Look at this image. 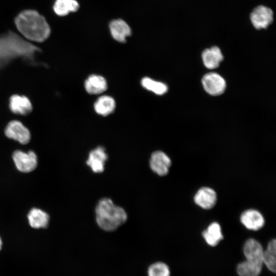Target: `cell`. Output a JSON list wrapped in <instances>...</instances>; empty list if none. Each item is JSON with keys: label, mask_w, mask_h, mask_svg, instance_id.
Segmentation results:
<instances>
[{"label": "cell", "mask_w": 276, "mask_h": 276, "mask_svg": "<svg viewBox=\"0 0 276 276\" xmlns=\"http://www.w3.org/2000/svg\"><path fill=\"white\" fill-rule=\"evenodd\" d=\"M2 239H1V238L0 237V250L2 248Z\"/></svg>", "instance_id": "d4e9b609"}, {"label": "cell", "mask_w": 276, "mask_h": 276, "mask_svg": "<svg viewBox=\"0 0 276 276\" xmlns=\"http://www.w3.org/2000/svg\"><path fill=\"white\" fill-rule=\"evenodd\" d=\"M202 83L205 90L212 96L222 94L226 88L225 80L216 73L205 74L202 79Z\"/></svg>", "instance_id": "8992f818"}, {"label": "cell", "mask_w": 276, "mask_h": 276, "mask_svg": "<svg viewBox=\"0 0 276 276\" xmlns=\"http://www.w3.org/2000/svg\"><path fill=\"white\" fill-rule=\"evenodd\" d=\"M116 102L111 96H101L94 103V107L97 113L102 116H108L114 110Z\"/></svg>", "instance_id": "e0dca14e"}, {"label": "cell", "mask_w": 276, "mask_h": 276, "mask_svg": "<svg viewBox=\"0 0 276 276\" xmlns=\"http://www.w3.org/2000/svg\"><path fill=\"white\" fill-rule=\"evenodd\" d=\"M204 65L209 69L217 68L222 61L223 56L220 49L216 46L204 50L202 53Z\"/></svg>", "instance_id": "2e32d148"}, {"label": "cell", "mask_w": 276, "mask_h": 276, "mask_svg": "<svg viewBox=\"0 0 276 276\" xmlns=\"http://www.w3.org/2000/svg\"><path fill=\"white\" fill-rule=\"evenodd\" d=\"M171 165L170 157L162 151L153 152L149 159V166L153 172L159 176H165Z\"/></svg>", "instance_id": "ba28073f"}, {"label": "cell", "mask_w": 276, "mask_h": 276, "mask_svg": "<svg viewBox=\"0 0 276 276\" xmlns=\"http://www.w3.org/2000/svg\"><path fill=\"white\" fill-rule=\"evenodd\" d=\"M86 91L89 94L98 95L104 92L107 88V83L104 77L99 75H91L84 82Z\"/></svg>", "instance_id": "5bb4252c"}, {"label": "cell", "mask_w": 276, "mask_h": 276, "mask_svg": "<svg viewBox=\"0 0 276 276\" xmlns=\"http://www.w3.org/2000/svg\"><path fill=\"white\" fill-rule=\"evenodd\" d=\"M273 13L269 8L264 6L255 8L250 14V20L257 29H265L273 21Z\"/></svg>", "instance_id": "52a82bcc"}, {"label": "cell", "mask_w": 276, "mask_h": 276, "mask_svg": "<svg viewBox=\"0 0 276 276\" xmlns=\"http://www.w3.org/2000/svg\"><path fill=\"white\" fill-rule=\"evenodd\" d=\"M263 263L271 272L276 271V241L271 240L268 244L266 249L263 251L262 256Z\"/></svg>", "instance_id": "ffe728a7"}, {"label": "cell", "mask_w": 276, "mask_h": 276, "mask_svg": "<svg viewBox=\"0 0 276 276\" xmlns=\"http://www.w3.org/2000/svg\"><path fill=\"white\" fill-rule=\"evenodd\" d=\"M148 276H170L169 267L165 263L158 262L151 264L148 269Z\"/></svg>", "instance_id": "cb8c5ba5"}, {"label": "cell", "mask_w": 276, "mask_h": 276, "mask_svg": "<svg viewBox=\"0 0 276 276\" xmlns=\"http://www.w3.org/2000/svg\"><path fill=\"white\" fill-rule=\"evenodd\" d=\"M19 32L29 40L41 42L50 35L51 29L43 16L34 10H26L14 20Z\"/></svg>", "instance_id": "7a4b0ae2"}, {"label": "cell", "mask_w": 276, "mask_h": 276, "mask_svg": "<svg viewBox=\"0 0 276 276\" xmlns=\"http://www.w3.org/2000/svg\"><path fill=\"white\" fill-rule=\"evenodd\" d=\"M9 108L14 113L22 116L29 114L32 110V105L25 96L13 95L9 100Z\"/></svg>", "instance_id": "4fadbf2b"}, {"label": "cell", "mask_w": 276, "mask_h": 276, "mask_svg": "<svg viewBox=\"0 0 276 276\" xmlns=\"http://www.w3.org/2000/svg\"><path fill=\"white\" fill-rule=\"evenodd\" d=\"M202 235L206 243L211 246H216L223 238L220 225L216 222L210 224Z\"/></svg>", "instance_id": "d6986e66"}, {"label": "cell", "mask_w": 276, "mask_h": 276, "mask_svg": "<svg viewBox=\"0 0 276 276\" xmlns=\"http://www.w3.org/2000/svg\"><path fill=\"white\" fill-rule=\"evenodd\" d=\"M79 7V5L76 0H56L53 10L57 15L63 16L70 12L76 11Z\"/></svg>", "instance_id": "44dd1931"}, {"label": "cell", "mask_w": 276, "mask_h": 276, "mask_svg": "<svg viewBox=\"0 0 276 276\" xmlns=\"http://www.w3.org/2000/svg\"><path fill=\"white\" fill-rule=\"evenodd\" d=\"M39 52V48L9 31L0 35V68L19 58L34 62L35 55Z\"/></svg>", "instance_id": "6da1fadb"}, {"label": "cell", "mask_w": 276, "mask_h": 276, "mask_svg": "<svg viewBox=\"0 0 276 276\" xmlns=\"http://www.w3.org/2000/svg\"><path fill=\"white\" fill-rule=\"evenodd\" d=\"M108 159V155L104 147L99 146L90 151L86 162L93 172L101 173L104 170L105 162Z\"/></svg>", "instance_id": "30bf717a"}, {"label": "cell", "mask_w": 276, "mask_h": 276, "mask_svg": "<svg viewBox=\"0 0 276 276\" xmlns=\"http://www.w3.org/2000/svg\"><path fill=\"white\" fill-rule=\"evenodd\" d=\"M141 83L145 89L158 95H164L168 90V87L166 84L149 77H145L142 78Z\"/></svg>", "instance_id": "7402d4cb"}, {"label": "cell", "mask_w": 276, "mask_h": 276, "mask_svg": "<svg viewBox=\"0 0 276 276\" xmlns=\"http://www.w3.org/2000/svg\"><path fill=\"white\" fill-rule=\"evenodd\" d=\"M28 219L30 226L34 228H46L49 222L48 214L37 208H33L30 210Z\"/></svg>", "instance_id": "ac0fdd59"}, {"label": "cell", "mask_w": 276, "mask_h": 276, "mask_svg": "<svg viewBox=\"0 0 276 276\" xmlns=\"http://www.w3.org/2000/svg\"><path fill=\"white\" fill-rule=\"evenodd\" d=\"M110 31L112 37L120 42H125L127 37L131 33L130 28L122 19L113 20L109 24Z\"/></svg>", "instance_id": "9a60e30c"}, {"label": "cell", "mask_w": 276, "mask_h": 276, "mask_svg": "<svg viewBox=\"0 0 276 276\" xmlns=\"http://www.w3.org/2000/svg\"><path fill=\"white\" fill-rule=\"evenodd\" d=\"M95 214L97 224L106 232L116 230L127 219V215L124 209L116 205L108 198H103L98 201Z\"/></svg>", "instance_id": "3957f363"}, {"label": "cell", "mask_w": 276, "mask_h": 276, "mask_svg": "<svg viewBox=\"0 0 276 276\" xmlns=\"http://www.w3.org/2000/svg\"><path fill=\"white\" fill-rule=\"evenodd\" d=\"M5 133L8 138L21 144H28L31 140L29 130L21 122L17 120L12 121L7 124Z\"/></svg>", "instance_id": "5b68a950"}, {"label": "cell", "mask_w": 276, "mask_h": 276, "mask_svg": "<svg viewBox=\"0 0 276 276\" xmlns=\"http://www.w3.org/2000/svg\"><path fill=\"white\" fill-rule=\"evenodd\" d=\"M240 221L247 229L257 231L264 225L265 220L263 215L254 209L247 210L240 216Z\"/></svg>", "instance_id": "8fae6325"}, {"label": "cell", "mask_w": 276, "mask_h": 276, "mask_svg": "<svg viewBox=\"0 0 276 276\" xmlns=\"http://www.w3.org/2000/svg\"><path fill=\"white\" fill-rule=\"evenodd\" d=\"M16 167L20 172L28 173L33 171L37 165V158L32 151L25 152L16 150L12 155Z\"/></svg>", "instance_id": "277c9868"}, {"label": "cell", "mask_w": 276, "mask_h": 276, "mask_svg": "<svg viewBox=\"0 0 276 276\" xmlns=\"http://www.w3.org/2000/svg\"><path fill=\"white\" fill-rule=\"evenodd\" d=\"M262 265L249 263L246 261L239 263L237 271L240 276H258L262 270Z\"/></svg>", "instance_id": "603a6c76"}, {"label": "cell", "mask_w": 276, "mask_h": 276, "mask_svg": "<svg viewBox=\"0 0 276 276\" xmlns=\"http://www.w3.org/2000/svg\"><path fill=\"white\" fill-rule=\"evenodd\" d=\"M263 249L261 244L254 239L247 240L243 246V252L247 262L263 265Z\"/></svg>", "instance_id": "9c48e42d"}, {"label": "cell", "mask_w": 276, "mask_h": 276, "mask_svg": "<svg viewBox=\"0 0 276 276\" xmlns=\"http://www.w3.org/2000/svg\"><path fill=\"white\" fill-rule=\"evenodd\" d=\"M195 203L203 209H211L214 206L217 201V194L212 188L202 187L195 194Z\"/></svg>", "instance_id": "7c38bea8"}]
</instances>
